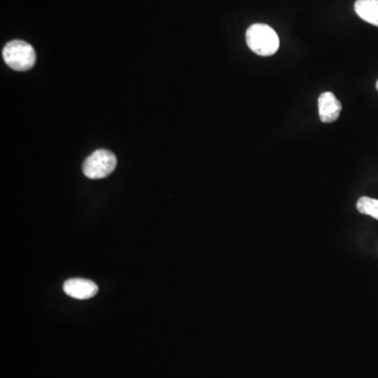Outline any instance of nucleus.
I'll use <instances>...</instances> for the list:
<instances>
[{
  "instance_id": "1",
  "label": "nucleus",
  "mask_w": 378,
  "mask_h": 378,
  "mask_svg": "<svg viewBox=\"0 0 378 378\" xmlns=\"http://www.w3.org/2000/svg\"><path fill=\"white\" fill-rule=\"evenodd\" d=\"M246 42L258 56L269 57L279 51V38L275 30L264 23H254L246 32Z\"/></svg>"
},
{
  "instance_id": "7",
  "label": "nucleus",
  "mask_w": 378,
  "mask_h": 378,
  "mask_svg": "<svg viewBox=\"0 0 378 378\" xmlns=\"http://www.w3.org/2000/svg\"><path fill=\"white\" fill-rule=\"evenodd\" d=\"M356 208L363 215H370L375 220H378V200L377 199L362 196L356 203Z\"/></svg>"
},
{
  "instance_id": "2",
  "label": "nucleus",
  "mask_w": 378,
  "mask_h": 378,
  "mask_svg": "<svg viewBox=\"0 0 378 378\" xmlns=\"http://www.w3.org/2000/svg\"><path fill=\"white\" fill-rule=\"evenodd\" d=\"M4 63L13 70L25 72L36 63V53L33 46L23 40H13L6 44L2 51Z\"/></svg>"
},
{
  "instance_id": "8",
  "label": "nucleus",
  "mask_w": 378,
  "mask_h": 378,
  "mask_svg": "<svg viewBox=\"0 0 378 378\" xmlns=\"http://www.w3.org/2000/svg\"><path fill=\"white\" fill-rule=\"evenodd\" d=\"M377 91H378V81L377 82Z\"/></svg>"
},
{
  "instance_id": "3",
  "label": "nucleus",
  "mask_w": 378,
  "mask_h": 378,
  "mask_svg": "<svg viewBox=\"0 0 378 378\" xmlns=\"http://www.w3.org/2000/svg\"><path fill=\"white\" fill-rule=\"evenodd\" d=\"M117 166V158L108 149H98L87 158L83 172L89 179H103L110 176Z\"/></svg>"
},
{
  "instance_id": "6",
  "label": "nucleus",
  "mask_w": 378,
  "mask_h": 378,
  "mask_svg": "<svg viewBox=\"0 0 378 378\" xmlns=\"http://www.w3.org/2000/svg\"><path fill=\"white\" fill-rule=\"evenodd\" d=\"M354 10L363 20L378 27V0H358Z\"/></svg>"
},
{
  "instance_id": "4",
  "label": "nucleus",
  "mask_w": 378,
  "mask_h": 378,
  "mask_svg": "<svg viewBox=\"0 0 378 378\" xmlns=\"http://www.w3.org/2000/svg\"><path fill=\"white\" fill-rule=\"evenodd\" d=\"M341 103L331 92H325L318 98V115L322 123H332L339 119Z\"/></svg>"
},
{
  "instance_id": "5",
  "label": "nucleus",
  "mask_w": 378,
  "mask_h": 378,
  "mask_svg": "<svg viewBox=\"0 0 378 378\" xmlns=\"http://www.w3.org/2000/svg\"><path fill=\"white\" fill-rule=\"evenodd\" d=\"M63 290L70 298L89 300L98 294V286L89 279H72L64 283Z\"/></svg>"
}]
</instances>
